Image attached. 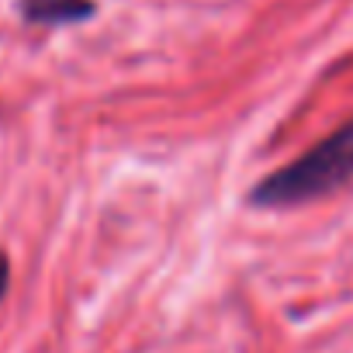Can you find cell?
<instances>
[{
  "instance_id": "cell-2",
  "label": "cell",
  "mask_w": 353,
  "mask_h": 353,
  "mask_svg": "<svg viewBox=\"0 0 353 353\" xmlns=\"http://www.w3.org/2000/svg\"><path fill=\"white\" fill-rule=\"evenodd\" d=\"M21 14L32 25H73L94 14L90 0H21Z\"/></svg>"
},
{
  "instance_id": "cell-3",
  "label": "cell",
  "mask_w": 353,
  "mask_h": 353,
  "mask_svg": "<svg viewBox=\"0 0 353 353\" xmlns=\"http://www.w3.org/2000/svg\"><path fill=\"white\" fill-rule=\"evenodd\" d=\"M8 284H11V263H8V253L0 250V298L8 294Z\"/></svg>"
},
{
  "instance_id": "cell-1",
  "label": "cell",
  "mask_w": 353,
  "mask_h": 353,
  "mask_svg": "<svg viewBox=\"0 0 353 353\" xmlns=\"http://www.w3.org/2000/svg\"><path fill=\"white\" fill-rule=\"evenodd\" d=\"M353 181V121L325 135L305 156L274 170L253 188L250 205L256 208H291L315 198H325Z\"/></svg>"
}]
</instances>
